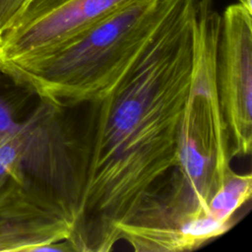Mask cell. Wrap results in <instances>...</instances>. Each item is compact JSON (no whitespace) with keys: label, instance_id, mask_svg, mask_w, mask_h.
I'll return each instance as SVG.
<instances>
[{"label":"cell","instance_id":"cell-6","mask_svg":"<svg viewBox=\"0 0 252 252\" xmlns=\"http://www.w3.org/2000/svg\"><path fill=\"white\" fill-rule=\"evenodd\" d=\"M134 0H66L1 35L3 64L42 55Z\"/></svg>","mask_w":252,"mask_h":252},{"label":"cell","instance_id":"cell-3","mask_svg":"<svg viewBox=\"0 0 252 252\" xmlns=\"http://www.w3.org/2000/svg\"><path fill=\"white\" fill-rule=\"evenodd\" d=\"M220 19L201 13L193 21V69L178 132L177 162L165 179L162 196L185 213L207 211L230 173L225 123L218 89Z\"/></svg>","mask_w":252,"mask_h":252},{"label":"cell","instance_id":"cell-11","mask_svg":"<svg viewBox=\"0 0 252 252\" xmlns=\"http://www.w3.org/2000/svg\"><path fill=\"white\" fill-rule=\"evenodd\" d=\"M238 4L252 13V0H238Z\"/></svg>","mask_w":252,"mask_h":252},{"label":"cell","instance_id":"cell-4","mask_svg":"<svg viewBox=\"0 0 252 252\" xmlns=\"http://www.w3.org/2000/svg\"><path fill=\"white\" fill-rule=\"evenodd\" d=\"M218 89L231 159L252 148V13L231 4L221 14Z\"/></svg>","mask_w":252,"mask_h":252},{"label":"cell","instance_id":"cell-9","mask_svg":"<svg viewBox=\"0 0 252 252\" xmlns=\"http://www.w3.org/2000/svg\"><path fill=\"white\" fill-rule=\"evenodd\" d=\"M26 0H0V36L14 23Z\"/></svg>","mask_w":252,"mask_h":252},{"label":"cell","instance_id":"cell-7","mask_svg":"<svg viewBox=\"0 0 252 252\" xmlns=\"http://www.w3.org/2000/svg\"><path fill=\"white\" fill-rule=\"evenodd\" d=\"M251 195V173L239 174L233 171L211 198L208 213L219 221L233 224V215L250 200Z\"/></svg>","mask_w":252,"mask_h":252},{"label":"cell","instance_id":"cell-12","mask_svg":"<svg viewBox=\"0 0 252 252\" xmlns=\"http://www.w3.org/2000/svg\"><path fill=\"white\" fill-rule=\"evenodd\" d=\"M2 68H3V56L1 51V36H0V72H2Z\"/></svg>","mask_w":252,"mask_h":252},{"label":"cell","instance_id":"cell-8","mask_svg":"<svg viewBox=\"0 0 252 252\" xmlns=\"http://www.w3.org/2000/svg\"><path fill=\"white\" fill-rule=\"evenodd\" d=\"M27 138V122L0 138V191L9 179L20 171V160Z\"/></svg>","mask_w":252,"mask_h":252},{"label":"cell","instance_id":"cell-5","mask_svg":"<svg viewBox=\"0 0 252 252\" xmlns=\"http://www.w3.org/2000/svg\"><path fill=\"white\" fill-rule=\"evenodd\" d=\"M75 220L70 206L53 190L22 172L0 191V251H51L68 241Z\"/></svg>","mask_w":252,"mask_h":252},{"label":"cell","instance_id":"cell-2","mask_svg":"<svg viewBox=\"0 0 252 252\" xmlns=\"http://www.w3.org/2000/svg\"><path fill=\"white\" fill-rule=\"evenodd\" d=\"M171 0H134L50 51L2 72L57 109L104 95L154 39Z\"/></svg>","mask_w":252,"mask_h":252},{"label":"cell","instance_id":"cell-1","mask_svg":"<svg viewBox=\"0 0 252 252\" xmlns=\"http://www.w3.org/2000/svg\"><path fill=\"white\" fill-rule=\"evenodd\" d=\"M197 0H171L154 39L69 138L75 224L70 251L108 252L119 227L159 190L177 162L179 125L193 69Z\"/></svg>","mask_w":252,"mask_h":252},{"label":"cell","instance_id":"cell-10","mask_svg":"<svg viewBox=\"0 0 252 252\" xmlns=\"http://www.w3.org/2000/svg\"><path fill=\"white\" fill-rule=\"evenodd\" d=\"M20 122L16 119L12 103L5 97L0 96V138L17 129Z\"/></svg>","mask_w":252,"mask_h":252}]
</instances>
